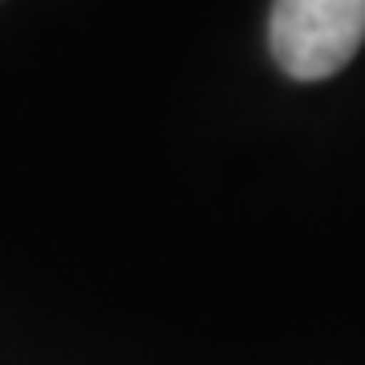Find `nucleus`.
<instances>
[{"label": "nucleus", "instance_id": "obj_1", "mask_svg": "<svg viewBox=\"0 0 365 365\" xmlns=\"http://www.w3.org/2000/svg\"><path fill=\"white\" fill-rule=\"evenodd\" d=\"M365 41V0H276L268 49L292 81H325Z\"/></svg>", "mask_w": 365, "mask_h": 365}]
</instances>
